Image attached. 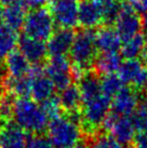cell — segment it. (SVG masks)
<instances>
[{
  "label": "cell",
  "mask_w": 147,
  "mask_h": 148,
  "mask_svg": "<svg viewBox=\"0 0 147 148\" xmlns=\"http://www.w3.org/2000/svg\"><path fill=\"white\" fill-rule=\"evenodd\" d=\"M95 33L96 28L79 27L76 29L73 45L68 53V58L73 66L76 81L81 74L93 69L98 54L95 43Z\"/></svg>",
  "instance_id": "cell-1"
},
{
  "label": "cell",
  "mask_w": 147,
  "mask_h": 148,
  "mask_svg": "<svg viewBox=\"0 0 147 148\" xmlns=\"http://www.w3.org/2000/svg\"><path fill=\"white\" fill-rule=\"evenodd\" d=\"M12 120L30 135L42 134L47 131L50 121L40 104L29 97H17L15 99Z\"/></svg>",
  "instance_id": "cell-2"
},
{
  "label": "cell",
  "mask_w": 147,
  "mask_h": 148,
  "mask_svg": "<svg viewBox=\"0 0 147 148\" xmlns=\"http://www.w3.org/2000/svg\"><path fill=\"white\" fill-rule=\"evenodd\" d=\"M82 136L80 125L64 112L50 120L47 127V137L54 148H73Z\"/></svg>",
  "instance_id": "cell-3"
},
{
  "label": "cell",
  "mask_w": 147,
  "mask_h": 148,
  "mask_svg": "<svg viewBox=\"0 0 147 148\" xmlns=\"http://www.w3.org/2000/svg\"><path fill=\"white\" fill-rule=\"evenodd\" d=\"M113 99L104 93L96 99L81 105L80 127L83 136L92 137L102 132V127L111 109Z\"/></svg>",
  "instance_id": "cell-4"
},
{
  "label": "cell",
  "mask_w": 147,
  "mask_h": 148,
  "mask_svg": "<svg viewBox=\"0 0 147 148\" xmlns=\"http://www.w3.org/2000/svg\"><path fill=\"white\" fill-rule=\"evenodd\" d=\"M56 25L48 5L28 11L23 26V34L26 36L39 40L48 41L55 30Z\"/></svg>",
  "instance_id": "cell-5"
},
{
  "label": "cell",
  "mask_w": 147,
  "mask_h": 148,
  "mask_svg": "<svg viewBox=\"0 0 147 148\" xmlns=\"http://www.w3.org/2000/svg\"><path fill=\"white\" fill-rule=\"evenodd\" d=\"M102 131L110 134L122 145L133 143L136 136V129L132 118L129 116H118L111 110L103 123Z\"/></svg>",
  "instance_id": "cell-6"
},
{
  "label": "cell",
  "mask_w": 147,
  "mask_h": 148,
  "mask_svg": "<svg viewBox=\"0 0 147 148\" xmlns=\"http://www.w3.org/2000/svg\"><path fill=\"white\" fill-rule=\"evenodd\" d=\"M114 27L124 42L143 30V17L132 5L123 1Z\"/></svg>",
  "instance_id": "cell-7"
},
{
  "label": "cell",
  "mask_w": 147,
  "mask_h": 148,
  "mask_svg": "<svg viewBox=\"0 0 147 148\" xmlns=\"http://www.w3.org/2000/svg\"><path fill=\"white\" fill-rule=\"evenodd\" d=\"M45 71L52 80L56 91H62L76 81L73 66L67 56H52L45 63Z\"/></svg>",
  "instance_id": "cell-8"
},
{
  "label": "cell",
  "mask_w": 147,
  "mask_h": 148,
  "mask_svg": "<svg viewBox=\"0 0 147 148\" xmlns=\"http://www.w3.org/2000/svg\"><path fill=\"white\" fill-rule=\"evenodd\" d=\"M47 5L56 27L76 28L79 25L77 0H50Z\"/></svg>",
  "instance_id": "cell-9"
},
{
  "label": "cell",
  "mask_w": 147,
  "mask_h": 148,
  "mask_svg": "<svg viewBox=\"0 0 147 148\" xmlns=\"http://www.w3.org/2000/svg\"><path fill=\"white\" fill-rule=\"evenodd\" d=\"M28 75L32 78L30 95L34 101L42 103L57 93L54 83L49 78V76L45 74V64L32 65V69Z\"/></svg>",
  "instance_id": "cell-10"
},
{
  "label": "cell",
  "mask_w": 147,
  "mask_h": 148,
  "mask_svg": "<svg viewBox=\"0 0 147 148\" xmlns=\"http://www.w3.org/2000/svg\"><path fill=\"white\" fill-rule=\"evenodd\" d=\"M124 86H132L136 89H143L147 80V64L139 60H124L117 71Z\"/></svg>",
  "instance_id": "cell-11"
},
{
  "label": "cell",
  "mask_w": 147,
  "mask_h": 148,
  "mask_svg": "<svg viewBox=\"0 0 147 148\" xmlns=\"http://www.w3.org/2000/svg\"><path fill=\"white\" fill-rule=\"evenodd\" d=\"M139 99L141 93L139 89L132 86H123L122 89L113 97L110 110L118 116L131 117L139 105Z\"/></svg>",
  "instance_id": "cell-12"
},
{
  "label": "cell",
  "mask_w": 147,
  "mask_h": 148,
  "mask_svg": "<svg viewBox=\"0 0 147 148\" xmlns=\"http://www.w3.org/2000/svg\"><path fill=\"white\" fill-rule=\"evenodd\" d=\"M17 49L32 65H42L48 61L49 54L47 45L43 41H39L26 36L25 34H21L19 36Z\"/></svg>",
  "instance_id": "cell-13"
},
{
  "label": "cell",
  "mask_w": 147,
  "mask_h": 148,
  "mask_svg": "<svg viewBox=\"0 0 147 148\" xmlns=\"http://www.w3.org/2000/svg\"><path fill=\"white\" fill-rule=\"evenodd\" d=\"M76 29L56 27L47 43L49 56H66L74 42Z\"/></svg>",
  "instance_id": "cell-14"
},
{
  "label": "cell",
  "mask_w": 147,
  "mask_h": 148,
  "mask_svg": "<svg viewBox=\"0 0 147 148\" xmlns=\"http://www.w3.org/2000/svg\"><path fill=\"white\" fill-rule=\"evenodd\" d=\"M78 24L82 28H98L103 25L102 11L95 0H79Z\"/></svg>",
  "instance_id": "cell-15"
},
{
  "label": "cell",
  "mask_w": 147,
  "mask_h": 148,
  "mask_svg": "<svg viewBox=\"0 0 147 148\" xmlns=\"http://www.w3.org/2000/svg\"><path fill=\"white\" fill-rule=\"evenodd\" d=\"M95 43L100 53H111L120 51L122 40L114 26L102 25L96 28Z\"/></svg>",
  "instance_id": "cell-16"
},
{
  "label": "cell",
  "mask_w": 147,
  "mask_h": 148,
  "mask_svg": "<svg viewBox=\"0 0 147 148\" xmlns=\"http://www.w3.org/2000/svg\"><path fill=\"white\" fill-rule=\"evenodd\" d=\"M77 84L81 93L82 104H86L92 99H96L102 94L101 76L94 69L88 70L81 74L77 79Z\"/></svg>",
  "instance_id": "cell-17"
},
{
  "label": "cell",
  "mask_w": 147,
  "mask_h": 148,
  "mask_svg": "<svg viewBox=\"0 0 147 148\" xmlns=\"http://www.w3.org/2000/svg\"><path fill=\"white\" fill-rule=\"evenodd\" d=\"M120 54L123 60L139 58L147 64V39L145 35L139 33L127 41L122 42Z\"/></svg>",
  "instance_id": "cell-18"
},
{
  "label": "cell",
  "mask_w": 147,
  "mask_h": 148,
  "mask_svg": "<svg viewBox=\"0 0 147 148\" xmlns=\"http://www.w3.org/2000/svg\"><path fill=\"white\" fill-rule=\"evenodd\" d=\"M7 74L10 77H23L29 74L32 69V64L22 54L20 50H14L3 60Z\"/></svg>",
  "instance_id": "cell-19"
},
{
  "label": "cell",
  "mask_w": 147,
  "mask_h": 148,
  "mask_svg": "<svg viewBox=\"0 0 147 148\" xmlns=\"http://www.w3.org/2000/svg\"><path fill=\"white\" fill-rule=\"evenodd\" d=\"M27 13L28 10L22 2V0H17L14 3L5 5L3 24L15 32H20L21 29H23Z\"/></svg>",
  "instance_id": "cell-20"
},
{
  "label": "cell",
  "mask_w": 147,
  "mask_h": 148,
  "mask_svg": "<svg viewBox=\"0 0 147 148\" xmlns=\"http://www.w3.org/2000/svg\"><path fill=\"white\" fill-rule=\"evenodd\" d=\"M57 96L60 99L63 112H69V111L81 109V93L76 81L70 83L69 86H66L62 91H58Z\"/></svg>",
  "instance_id": "cell-21"
},
{
  "label": "cell",
  "mask_w": 147,
  "mask_h": 148,
  "mask_svg": "<svg viewBox=\"0 0 147 148\" xmlns=\"http://www.w3.org/2000/svg\"><path fill=\"white\" fill-rule=\"evenodd\" d=\"M122 56L120 52H111V53H100L95 60L93 69L100 76L108 74H116L122 63Z\"/></svg>",
  "instance_id": "cell-22"
},
{
  "label": "cell",
  "mask_w": 147,
  "mask_h": 148,
  "mask_svg": "<svg viewBox=\"0 0 147 148\" xmlns=\"http://www.w3.org/2000/svg\"><path fill=\"white\" fill-rule=\"evenodd\" d=\"M19 42L17 32L11 29L4 24L0 25V58H5L15 50Z\"/></svg>",
  "instance_id": "cell-23"
},
{
  "label": "cell",
  "mask_w": 147,
  "mask_h": 148,
  "mask_svg": "<svg viewBox=\"0 0 147 148\" xmlns=\"http://www.w3.org/2000/svg\"><path fill=\"white\" fill-rule=\"evenodd\" d=\"M103 15V25L114 26L122 3L117 0H95Z\"/></svg>",
  "instance_id": "cell-24"
},
{
  "label": "cell",
  "mask_w": 147,
  "mask_h": 148,
  "mask_svg": "<svg viewBox=\"0 0 147 148\" xmlns=\"http://www.w3.org/2000/svg\"><path fill=\"white\" fill-rule=\"evenodd\" d=\"M131 118L133 120L136 132L147 135V93L141 94L139 105Z\"/></svg>",
  "instance_id": "cell-25"
},
{
  "label": "cell",
  "mask_w": 147,
  "mask_h": 148,
  "mask_svg": "<svg viewBox=\"0 0 147 148\" xmlns=\"http://www.w3.org/2000/svg\"><path fill=\"white\" fill-rule=\"evenodd\" d=\"M101 84H102L103 93L111 99L124 86V83L122 82V80L120 79L118 74H108L101 76Z\"/></svg>",
  "instance_id": "cell-26"
},
{
  "label": "cell",
  "mask_w": 147,
  "mask_h": 148,
  "mask_svg": "<svg viewBox=\"0 0 147 148\" xmlns=\"http://www.w3.org/2000/svg\"><path fill=\"white\" fill-rule=\"evenodd\" d=\"M17 97L2 89L0 93V121H10L13 117V107Z\"/></svg>",
  "instance_id": "cell-27"
},
{
  "label": "cell",
  "mask_w": 147,
  "mask_h": 148,
  "mask_svg": "<svg viewBox=\"0 0 147 148\" xmlns=\"http://www.w3.org/2000/svg\"><path fill=\"white\" fill-rule=\"evenodd\" d=\"M89 148H124V145L120 144L108 133L100 132L92 137H88Z\"/></svg>",
  "instance_id": "cell-28"
},
{
  "label": "cell",
  "mask_w": 147,
  "mask_h": 148,
  "mask_svg": "<svg viewBox=\"0 0 147 148\" xmlns=\"http://www.w3.org/2000/svg\"><path fill=\"white\" fill-rule=\"evenodd\" d=\"M42 107V109L45 110V112L47 114V116L49 117V119H53L57 116H60L63 112L62 110L61 104H60V99H58V96L56 94L53 95L52 97L48 99L47 101L42 102V103H39Z\"/></svg>",
  "instance_id": "cell-29"
},
{
  "label": "cell",
  "mask_w": 147,
  "mask_h": 148,
  "mask_svg": "<svg viewBox=\"0 0 147 148\" xmlns=\"http://www.w3.org/2000/svg\"><path fill=\"white\" fill-rule=\"evenodd\" d=\"M26 148H54V146L48 137L43 136L42 134H36L30 135L27 140Z\"/></svg>",
  "instance_id": "cell-30"
},
{
  "label": "cell",
  "mask_w": 147,
  "mask_h": 148,
  "mask_svg": "<svg viewBox=\"0 0 147 148\" xmlns=\"http://www.w3.org/2000/svg\"><path fill=\"white\" fill-rule=\"evenodd\" d=\"M127 2L139 14H147V0H127Z\"/></svg>",
  "instance_id": "cell-31"
},
{
  "label": "cell",
  "mask_w": 147,
  "mask_h": 148,
  "mask_svg": "<svg viewBox=\"0 0 147 148\" xmlns=\"http://www.w3.org/2000/svg\"><path fill=\"white\" fill-rule=\"evenodd\" d=\"M7 70H5V66H4V63L3 61L0 58V86H1V83L3 81V79L7 77Z\"/></svg>",
  "instance_id": "cell-32"
},
{
  "label": "cell",
  "mask_w": 147,
  "mask_h": 148,
  "mask_svg": "<svg viewBox=\"0 0 147 148\" xmlns=\"http://www.w3.org/2000/svg\"><path fill=\"white\" fill-rule=\"evenodd\" d=\"M143 34L147 39V14H145V16L143 17Z\"/></svg>",
  "instance_id": "cell-33"
},
{
  "label": "cell",
  "mask_w": 147,
  "mask_h": 148,
  "mask_svg": "<svg viewBox=\"0 0 147 148\" xmlns=\"http://www.w3.org/2000/svg\"><path fill=\"white\" fill-rule=\"evenodd\" d=\"M3 15H4V5L0 2V25L3 24Z\"/></svg>",
  "instance_id": "cell-34"
},
{
  "label": "cell",
  "mask_w": 147,
  "mask_h": 148,
  "mask_svg": "<svg viewBox=\"0 0 147 148\" xmlns=\"http://www.w3.org/2000/svg\"><path fill=\"white\" fill-rule=\"evenodd\" d=\"M17 0H0V2L3 4V5H9V4H12L14 2H16Z\"/></svg>",
  "instance_id": "cell-35"
},
{
  "label": "cell",
  "mask_w": 147,
  "mask_h": 148,
  "mask_svg": "<svg viewBox=\"0 0 147 148\" xmlns=\"http://www.w3.org/2000/svg\"><path fill=\"white\" fill-rule=\"evenodd\" d=\"M73 148H89V147H88V145H87L86 143H82V142H80V143H78L76 146H74Z\"/></svg>",
  "instance_id": "cell-36"
},
{
  "label": "cell",
  "mask_w": 147,
  "mask_h": 148,
  "mask_svg": "<svg viewBox=\"0 0 147 148\" xmlns=\"http://www.w3.org/2000/svg\"><path fill=\"white\" fill-rule=\"evenodd\" d=\"M145 89H146V91H147V80H146V83H145V86H144Z\"/></svg>",
  "instance_id": "cell-37"
},
{
  "label": "cell",
  "mask_w": 147,
  "mask_h": 148,
  "mask_svg": "<svg viewBox=\"0 0 147 148\" xmlns=\"http://www.w3.org/2000/svg\"><path fill=\"white\" fill-rule=\"evenodd\" d=\"M1 90H2V86H0V93H1Z\"/></svg>",
  "instance_id": "cell-38"
}]
</instances>
